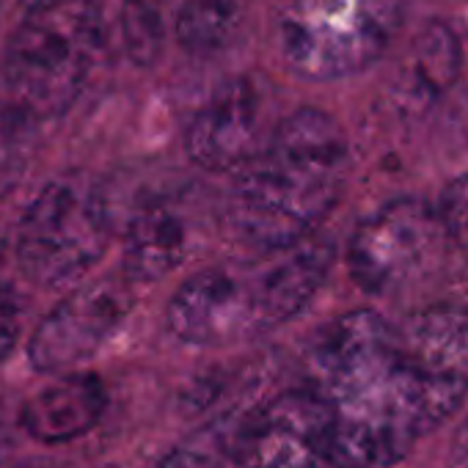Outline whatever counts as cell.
I'll list each match as a JSON object with an SVG mask.
<instances>
[{
  "label": "cell",
  "mask_w": 468,
  "mask_h": 468,
  "mask_svg": "<svg viewBox=\"0 0 468 468\" xmlns=\"http://www.w3.org/2000/svg\"><path fill=\"white\" fill-rule=\"evenodd\" d=\"M306 386L331 408V468H391L465 399L468 378L413 361L399 328L378 312H347L306 347Z\"/></svg>",
  "instance_id": "cell-1"
},
{
  "label": "cell",
  "mask_w": 468,
  "mask_h": 468,
  "mask_svg": "<svg viewBox=\"0 0 468 468\" xmlns=\"http://www.w3.org/2000/svg\"><path fill=\"white\" fill-rule=\"evenodd\" d=\"M347 171L350 149L339 122L320 108H301L246 163L229 193L226 220L251 246H292L339 204Z\"/></svg>",
  "instance_id": "cell-2"
},
{
  "label": "cell",
  "mask_w": 468,
  "mask_h": 468,
  "mask_svg": "<svg viewBox=\"0 0 468 468\" xmlns=\"http://www.w3.org/2000/svg\"><path fill=\"white\" fill-rule=\"evenodd\" d=\"M334 246L309 238L265 249L262 257L212 265L193 273L174 292L165 323L196 347H223L254 339L298 317L325 284Z\"/></svg>",
  "instance_id": "cell-3"
},
{
  "label": "cell",
  "mask_w": 468,
  "mask_h": 468,
  "mask_svg": "<svg viewBox=\"0 0 468 468\" xmlns=\"http://www.w3.org/2000/svg\"><path fill=\"white\" fill-rule=\"evenodd\" d=\"M102 45L100 0H31L6 42L0 78L12 102L34 119L72 108Z\"/></svg>",
  "instance_id": "cell-4"
},
{
  "label": "cell",
  "mask_w": 468,
  "mask_h": 468,
  "mask_svg": "<svg viewBox=\"0 0 468 468\" xmlns=\"http://www.w3.org/2000/svg\"><path fill=\"white\" fill-rule=\"evenodd\" d=\"M111 207L102 185L69 171L53 176L20 218L15 251L23 276L42 290L75 287L108 251Z\"/></svg>",
  "instance_id": "cell-5"
},
{
  "label": "cell",
  "mask_w": 468,
  "mask_h": 468,
  "mask_svg": "<svg viewBox=\"0 0 468 468\" xmlns=\"http://www.w3.org/2000/svg\"><path fill=\"white\" fill-rule=\"evenodd\" d=\"M399 23V0H290L279 39L295 75L339 80L372 67L391 48Z\"/></svg>",
  "instance_id": "cell-6"
},
{
  "label": "cell",
  "mask_w": 468,
  "mask_h": 468,
  "mask_svg": "<svg viewBox=\"0 0 468 468\" xmlns=\"http://www.w3.org/2000/svg\"><path fill=\"white\" fill-rule=\"evenodd\" d=\"M449 243L432 204L394 198L358 223L347 246V268L364 292L391 295L441 268Z\"/></svg>",
  "instance_id": "cell-7"
},
{
  "label": "cell",
  "mask_w": 468,
  "mask_h": 468,
  "mask_svg": "<svg viewBox=\"0 0 468 468\" xmlns=\"http://www.w3.org/2000/svg\"><path fill=\"white\" fill-rule=\"evenodd\" d=\"M135 295L127 276H105L75 287L37 325L28 361L42 375H67L94 358L133 312Z\"/></svg>",
  "instance_id": "cell-8"
},
{
  "label": "cell",
  "mask_w": 468,
  "mask_h": 468,
  "mask_svg": "<svg viewBox=\"0 0 468 468\" xmlns=\"http://www.w3.org/2000/svg\"><path fill=\"white\" fill-rule=\"evenodd\" d=\"M331 408L309 386L290 388L246 416L231 441L238 468H325Z\"/></svg>",
  "instance_id": "cell-9"
},
{
  "label": "cell",
  "mask_w": 468,
  "mask_h": 468,
  "mask_svg": "<svg viewBox=\"0 0 468 468\" xmlns=\"http://www.w3.org/2000/svg\"><path fill=\"white\" fill-rule=\"evenodd\" d=\"M268 138L265 89L254 78H234L193 116L185 149L204 171H231L254 160Z\"/></svg>",
  "instance_id": "cell-10"
},
{
  "label": "cell",
  "mask_w": 468,
  "mask_h": 468,
  "mask_svg": "<svg viewBox=\"0 0 468 468\" xmlns=\"http://www.w3.org/2000/svg\"><path fill=\"white\" fill-rule=\"evenodd\" d=\"M193 218L174 196L144 201L124 234L122 268L133 284H152L176 271L193 251Z\"/></svg>",
  "instance_id": "cell-11"
},
{
  "label": "cell",
  "mask_w": 468,
  "mask_h": 468,
  "mask_svg": "<svg viewBox=\"0 0 468 468\" xmlns=\"http://www.w3.org/2000/svg\"><path fill=\"white\" fill-rule=\"evenodd\" d=\"M108 408V391L97 375L67 372L28 397L20 408V427L45 446L69 443L91 432Z\"/></svg>",
  "instance_id": "cell-12"
},
{
  "label": "cell",
  "mask_w": 468,
  "mask_h": 468,
  "mask_svg": "<svg viewBox=\"0 0 468 468\" xmlns=\"http://www.w3.org/2000/svg\"><path fill=\"white\" fill-rule=\"evenodd\" d=\"M246 20L249 0H182L174 31L190 56L212 58L238 42Z\"/></svg>",
  "instance_id": "cell-13"
},
{
  "label": "cell",
  "mask_w": 468,
  "mask_h": 468,
  "mask_svg": "<svg viewBox=\"0 0 468 468\" xmlns=\"http://www.w3.org/2000/svg\"><path fill=\"white\" fill-rule=\"evenodd\" d=\"M463 67V50L457 37L441 26L430 23L410 45V53L405 58V75H402V91H408L421 105L441 97L460 75Z\"/></svg>",
  "instance_id": "cell-14"
},
{
  "label": "cell",
  "mask_w": 468,
  "mask_h": 468,
  "mask_svg": "<svg viewBox=\"0 0 468 468\" xmlns=\"http://www.w3.org/2000/svg\"><path fill=\"white\" fill-rule=\"evenodd\" d=\"M37 122L26 108L0 100V198H6L26 176L37 152Z\"/></svg>",
  "instance_id": "cell-15"
},
{
  "label": "cell",
  "mask_w": 468,
  "mask_h": 468,
  "mask_svg": "<svg viewBox=\"0 0 468 468\" xmlns=\"http://www.w3.org/2000/svg\"><path fill=\"white\" fill-rule=\"evenodd\" d=\"M122 34L130 58L138 67H152L165 42V0H124Z\"/></svg>",
  "instance_id": "cell-16"
},
{
  "label": "cell",
  "mask_w": 468,
  "mask_h": 468,
  "mask_svg": "<svg viewBox=\"0 0 468 468\" xmlns=\"http://www.w3.org/2000/svg\"><path fill=\"white\" fill-rule=\"evenodd\" d=\"M441 223L446 226L452 243H465L468 246V174L454 176L443 190L435 204Z\"/></svg>",
  "instance_id": "cell-17"
},
{
  "label": "cell",
  "mask_w": 468,
  "mask_h": 468,
  "mask_svg": "<svg viewBox=\"0 0 468 468\" xmlns=\"http://www.w3.org/2000/svg\"><path fill=\"white\" fill-rule=\"evenodd\" d=\"M23 317H26L23 295L9 282L0 279V364H4L20 345Z\"/></svg>",
  "instance_id": "cell-18"
},
{
  "label": "cell",
  "mask_w": 468,
  "mask_h": 468,
  "mask_svg": "<svg viewBox=\"0 0 468 468\" xmlns=\"http://www.w3.org/2000/svg\"><path fill=\"white\" fill-rule=\"evenodd\" d=\"M157 468H223V460L198 443H185V446L171 449L157 463Z\"/></svg>",
  "instance_id": "cell-19"
},
{
  "label": "cell",
  "mask_w": 468,
  "mask_h": 468,
  "mask_svg": "<svg viewBox=\"0 0 468 468\" xmlns=\"http://www.w3.org/2000/svg\"><path fill=\"white\" fill-rule=\"evenodd\" d=\"M449 468H468V416L449 443Z\"/></svg>",
  "instance_id": "cell-20"
},
{
  "label": "cell",
  "mask_w": 468,
  "mask_h": 468,
  "mask_svg": "<svg viewBox=\"0 0 468 468\" xmlns=\"http://www.w3.org/2000/svg\"><path fill=\"white\" fill-rule=\"evenodd\" d=\"M20 468H53V465H48V463H26Z\"/></svg>",
  "instance_id": "cell-21"
},
{
  "label": "cell",
  "mask_w": 468,
  "mask_h": 468,
  "mask_svg": "<svg viewBox=\"0 0 468 468\" xmlns=\"http://www.w3.org/2000/svg\"><path fill=\"white\" fill-rule=\"evenodd\" d=\"M0 15H4V0H0Z\"/></svg>",
  "instance_id": "cell-22"
},
{
  "label": "cell",
  "mask_w": 468,
  "mask_h": 468,
  "mask_svg": "<svg viewBox=\"0 0 468 468\" xmlns=\"http://www.w3.org/2000/svg\"><path fill=\"white\" fill-rule=\"evenodd\" d=\"M0 249H4V246H0Z\"/></svg>",
  "instance_id": "cell-23"
}]
</instances>
